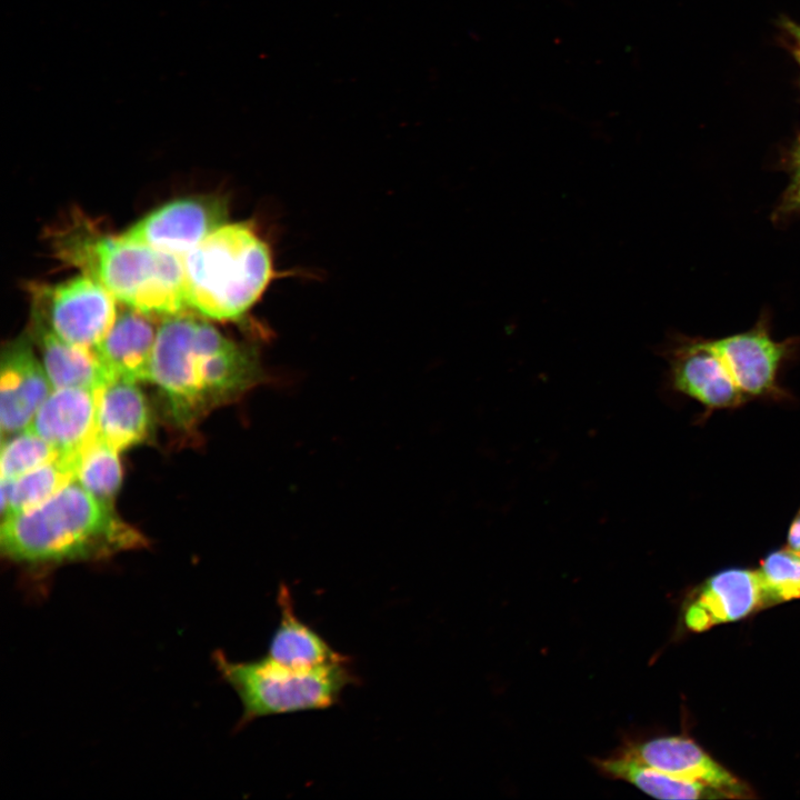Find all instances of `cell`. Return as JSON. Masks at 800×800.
<instances>
[{"mask_svg": "<svg viewBox=\"0 0 800 800\" xmlns=\"http://www.w3.org/2000/svg\"><path fill=\"white\" fill-rule=\"evenodd\" d=\"M207 320L193 312L163 317L151 360L150 382L184 429L268 380L258 347L226 337Z\"/></svg>", "mask_w": 800, "mask_h": 800, "instance_id": "1", "label": "cell"}, {"mask_svg": "<svg viewBox=\"0 0 800 800\" xmlns=\"http://www.w3.org/2000/svg\"><path fill=\"white\" fill-rule=\"evenodd\" d=\"M147 546L133 527L76 480L26 512L2 518L0 549L9 561L30 569L106 560Z\"/></svg>", "mask_w": 800, "mask_h": 800, "instance_id": "2", "label": "cell"}, {"mask_svg": "<svg viewBox=\"0 0 800 800\" xmlns=\"http://www.w3.org/2000/svg\"><path fill=\"white\" fill-rule=\"evenodd\" d=\"M62 262L101 283L119 303L168 317L188 311L181 258L102 232L77 219L54 232Z\"/></svg>", "mask_w": 800, "mask_h": 800, "instance_id": "3", "label": "cell"}, {"mask_svg": "<svg viewBox=\"0 0 800 800\" xmlns=\"http://www.w3.org/2000/svg\"><path fill=\"white\" fill-rule=\"evenodd\" d=\"M188 311L240 322L276 276L268 242L251 222H226L181 258Z\"/></svg>", "mask_w": 800, "mask_h": 800, "instance_id": "4", "label": "cell"}, {"mask_svg": "<svg viewBox=\"0 0 800 800\" xmlns=\"http://www.w3.org/2000/svg\"><path fill=\"white\" fill-rule=\"evenodd\" d=\"M213 662L223 681L240 699L242 714L238 728L263 717L328 709L339 702L348 686L357 681L349 661L296 670L267 656L232 661L219 650L213 653Z\"/></svg>", "mask_w": 800, "mask_h": 800, "instance_id": "5", "label": "cell"}, {"mask_svg": "<svg viewBox=\"0 0 800 800\" xmlns=\"http://www.w3.org/2000/svg\"><path fill=\"white\" fill-rule=\"evenodd\" d=\"M32 296V308L59 338L88 350L97 349L118 316L117 299L83 273L53 286H34Z\"/></svg>", "mask_w": 800, "mask_h": 800, "instance_id": "6", "label": "cell"}, {"mask_svg": "<svg viewBox=\"0 0 800 800\" xmlns=\"http://www.w3.org/2000/svg\"><path fill=\"white\" fill-rule=\"evenodd\" d=\"M228 217L223 197L189 196L163 203L119 234L130 242L182 258L228 222Z\"/></svg>", "mask_w": 800, "mask_h": 800, "instance_id": "7", "label": "cell"}, {"mask_svg": "<svg viewBox=\"0 0 800 800\" xmlns=\"http://www.w3.org/2000/svg\"><path fill=\"white\" fill-rule=\"evenodd\" d=\"M666 356L669 362L667 387L700 403L704 418L713 411L736 409L748 401L709 341L676 344L666 351Z\"/></svg>", "mask_w": 800, "mask_h": 800, "instance_id": "8", "label": "cell"}, {"mask_svg": "<svg viewBox=\"0 0 800 800\" xmlns=\"http://www.w3.org/2000/svg\"><path fill=\"white\" fill-rule=\"evenodd\" d=\"M709 342L748 400L792 399L789 390L779 382L788 347L772 340L764 330H752Z\"/></svg>", "mask_w": 800, "mask_h": 800, "instance_id": "9", "label": "cell"}, {"mask_svg": "<svg viewBox=\"0 0 800 800\" xmlns=\"http://www.w3.org/2000/svg\"><path fill=\"white\" fill-rule=\"evenodd\" d=\"M0 427L2 437L29 427L53 390L34 354L31 336L9 341L1 352Z\"/></svg>", "mask_w": 800, "mask_h": 800, "instance_id": "10", "label": "cell"}, {"mask_svg": "<svg viewBox=\"0 0 800 800\" xmlns=\"http://www.w3.org/2000/svg\"><path fill=\"white\" fill-rule=\"evenodd\" d=\"M767 606L758 570L728 568L710 578L684 607V626L694 632L746 618Z\"/></svg>", "mask_w": 800, "mask_h": 800, "instance_id": "11", "label": "cell"}, {"mask_svg": "<svg viewBox=\"0 0 800 800\" xmlns=\"http://www.w3.org/2000/svg\"><path fill=\"white\" fill-rule=\"evenodd\" d=\"M620 751L664 773L716 788L728 798L751 797L746 783L689 738L673 736L628 741Z\"/></svg>", "mask_w": 800, "mask_h": 800, "instance_id": "12", "label": "cell"}, {"mask_svg": "<svg viewBox=\"0 0 800 800\" xmlns=\"http://www.w3.org/2000/svg\"><path fill=\"white\" fill-rule=\"evenodd\" d=\"M98 391L87 388L53 389L28 428L61 456L78 454L97 437Z\"/></svg>", "mask_w": 800, "mask_h": 800, "instance_id": "13", "label": "cell"}, {"mask_svg": "<svg viewBox=\"0 0 800 800\" xmlns=\"http://www.w3.org/2000/svg\"><path fill=\"white\" fill-rule=\"evenodd\" d=\"M117 319L94 350L110 376L130 381H150L159 317L119 303Z\"/></svg>", "mask_w": 800, "mask_h": 800, "instance_id": "14", "label": "cell"}, {"mask_svg": "<svg viewBox=\"0 0 800 800\" xmlns=\"http://www.w3.org/2000/svg\"><path fill=\"white\" fill-rule=\"evenodd\" d=\"M151 429L148 401L138 382L116 378L98 391L97 437L120 452L141 443Z\"/></svg>", "mask_w": 800, "mask_h": 800, "instance_id": "15", "label": "cell"}, {"mask_svg": "<svg viewBox=\"0 0 800 800\" xmlns=\"http://www.w3.org/2000/svg\"><path fill=\"white\" fill-rule=\"evenodd\" d=\"M30 336L41 352L42 364L53 389L99 390L113 379L96 351L76 347L59 338L34 308Z\"/></svg>", "mask_w": 800, "mask_h": 800, "instance_id": "16", "label": "cell"}, {"mask_svg": "<svg viewBox=\"0 0 800 800\" xmlns=\"http://www.w3.org/2000/svg\"><path fill=\"white\" fill-rule=\"evenodd\" d=\"M280 620L268 646L267 657L296 670H312L350 659L334 650L308 623L298 618L290 591L280 586L277 596Z\"/></svg>", "mask_w": 800, "mask_h": 800, "instance_id": "17", "label": "cell"}, {"mask_svg": "<svg viewBox=\"0 0 800 800\" xmlns=\"http://www.w3.org/2000/svg\"><path fill=\"white\" fill-rule=\"evenodd\" d=\"M592 763L603 776L627 781L654 798H728L716 788L664 773L622 751L604 759L594 758Z\"/></svg>", "mask_w": 800, "mask_h": 800, "instance_id": "18", "label": "cell"}, {"mask_svg": "<svg viewBox=\"0 0 800 800\" xmlns=\"http://www.w3.org/2000/svg\"><path fill=\"white\" fill-rule=\"evenodd\" d=\"M76 456H60L13 480L1 479L2 518L37 508L76 480Z\"/></svg>", "mask_w": 800, "mask_h": 800, "instance_id": "19", "label": "cell"}, {"mask_svg": "<svg viewBox=\"0 0 800 800\" xmlns=\"http://www.w3.org/2000/svg\"><path fill=\"white\" fill-rule=\"evenodd\" d=\"M118 454L96 437L77 454L76 481L98 499L112 503L122 481Z\"/></svg>", "mask_w": 800, "mask_h": 800, "instance_id": "20", "label": "cell"}, {"mask_svg": "<svg viewBox=\"0 0 800 800\" xmlns=\"http://www.w3.org/2000/svg\"><path fill=\"white\" fill-rule=\"evenodd\" d=\"M758 573L767 604L800 598V553L781 548L768 553L760 562Z\"/></svg>", "mask_w": 800, "mask_h": 800, "instance_id": "21", "label": "cell"}, {"mask_svg": "<svg viewBox=\"0 0 800 800\" xmlns=\"http://www.w3.org/2000/svg\"><path fill=\"white\" fill-rule=\"evenodd\" d=\"M61 454L29 428L2 441L1 479L13 480Z\"/></svg>", "mask_w": 800, "mask_h": 800, "instance_id": "22", "label": "cell"}, {"mask_svg": "<svg viewBox=\"0 0 800 800\" xmlns=\"http://www.w3.org/2000/svg\"><path fill=\"white\" fill-rule=\"evenodd\" d=\"M787 547L800 553V507L789 524L787 531Z\"/></svg>", "mask_w": 800, "mask_h": 800, "instance_id": "23", "label": "cell"}, {"mask_svg": "<svg viewBox=\"0 0 800 800\" xmlns=\"http://www.w3.org/2000/svg\"><path fill=\"white\" fill-rule=\"evenodd\" d=\"M790 31L792 32L794 39H796V53L798 57H800V28L796 26H790Z\"/></svg>", "mask_w": 800, "mask_h": 800, "instance_id": "24", "label": "cell"}, {"mask_svg": "<svg viewBox=\"0 0 800 800\" xmlns=\"http://www.w3.org/2000/svg\"><path fill=\"white\" fill-rule=\"evenodd\" d=\"M798 59H799V62H800V57H798Z\"/></svg>", "mask_w": 800, "mask_h": 800, "instance_id": "25", "label": "cell"}]
</instances>
